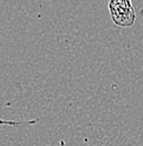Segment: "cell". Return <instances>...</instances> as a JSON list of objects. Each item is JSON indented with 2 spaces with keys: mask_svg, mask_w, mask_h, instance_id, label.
Masks as SVG:
<instances>
[{
  "mask_svg": "<svg viewBox=\"0 0 143 146\" xmlns=\"http://www.w3.org/2000/svg\"><path fill=\"white\" fill-rule=\"evenodd\" d=\"M108 11L112 21L119 27H131L135 23L132 0H110Z\"/></svg>",
  "mask_w": 143,
  "mask_h": 146,
  "instance_id": "cell-1",
  "label": "cell"
},
{
  "mask_svg": "<svg viewBox=\"0 0 143 146\" xmlns=\"http://www.w3.org/2000/svg\"><path fill=\"white\" fill-rule=\"evenodd\" d=\"M22 123L20 121H10V120H1L0 119V125H11V126H15V125H21Z\"/></svg>",
  "mask_w": 143,
  "mask_h": 146,
  "instance_id": "cell-2",
  "label": "cell"
}]
</instances>
